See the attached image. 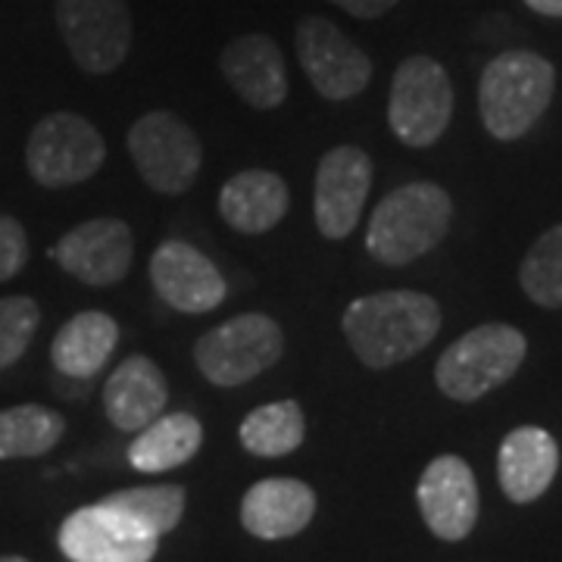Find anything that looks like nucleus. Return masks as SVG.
Instances as JSON below:
<instances>
[{
	"mask_svg": "<svg viewBox=\"0 0 562 562\" xmlns=\"http://www.w3.org/2000/svg\"><path fill=\"white\" fill-rule=\"evenodd\" d=\"M344 338L369 369L413 360L441 331V306L422 291H379L344 310Z\"/></svg>",
	"mask_w": 562,
	"mask_h": 562,
	"instance_id": "nucleus-1",
	"label": "nucleus"
},
{
	"mask_svg": "<svg viewBox=\"0 0 562 562\" xmlns=\"http://www.w3.org/2000/svg\"><path fill=\"white\" fill-rule=\"evenodd\" d=\"M453 201L435 181L401 184L384 198L366 228V250L384 266H406L447 238Z\"/></svg>",
	"mask_w": 562,
	"mask_h": 562,
	"instance_id": "nucleus-2",
	"label": "nucleus"
},
{
	"mask_svg": "<svg viewBox=\"0 0 562 562\" xmlns=\"http://www.w3.org/2000/svg\"><path fill=\"white\" fill-rule=\"evenodd\" d=\"M557 69L535 50H506L484 66L479 110L484 128L497 140L528 135L553 101Z\"/></svg>",
	"mask_w": 562,
	"mask_h": 562,
	"instance_id": "nucleus-3",
	"label": "nucleus"
},
{
	"mask_svg": "<svg viewBox=\"0 0 562 562\" xmlns=\"http://www.w3.org/2000/svg\"><path fill=\"white\" fill-rule=\"evenodd\" d=\"M528 341L519 328L491 322L465 331L450 344L435 366V382L443 397L472 403L506 384L522 366Z\"/></svg>",
	"mask_w": 562,
	"mask_h": 562,
	"instance_id": "nucleus-4",
	"label": "nucleus"
},
{
	"mask_svg": "<svg viewBox=\"0 0 562 562\" xmlns=\"http://www.w3.org/2000/svg\"><path fill=\"white\" fill-rule=\"evenodd\" d=\"M284 353V331L266 313H244L203 331L194 344L201 375L216 387H241L272 369Z\"/></svg>",
	"mask_w": 562,
	"mask_h": 562,
	"instance_id": "nucleus-5",
	"label": "nucleus"
},
{
	"mask_svg": "<svg viewBox=\"0 0 562 562\" xmlns=\"http://www.w3.org/2000/svg\"><path fill=\"white\" fill-rule=\"evenodd\" d=\"M128 154L138 176L157 194H184L203 166V144L198 132L169 110H150L128 128Z\"/></svg>",
	"mask_w": 562,
	"mask_h": 562,
	"instance_id": "nucleus-6",
	"label": "nucleus"
},
{
	"mask_svg": "<svg viewBox=\"0 0 562 562\" xmlns=\"http://www.w3.org/2000/svg\"><path fill=\"white\" fill-rule=\"evenodd\" d=\"M106 160V140L79 113H50L25 140V169L41 188L81 184Z\"/></svg>",
	"mask_w": 562,
	"mask_h": 562,
	"instance_id": "nucleus-7",
	"label": "nucleus"
},
{
	"mask_svg": "<svg viewBox=\"0 0 562 562\" xmlns=\"http://www.w3.org/2000/svg\"><path fill=\"white\" fill-rule=\"evenodd\" d=\"M453 116V85L435 57H406L391 79L387 122L406 147H431Z\"/></svg>",
	"mask_w": 562,
	"mask_h": 562,
	"instance_id": "nucleus-8",
	"label": "nucleus"
},
{
	"mask_svg": "<svg viewBox=\"0 0 562 562\" xmlns=\"http://www.w3.org/2000/svg\"><path fill=\"white\" fill-rule=\"evenodd\" d=\"M294 47L306 79L325 101H350L372 81L369 54L325 16L297 22Z\"/></svg>",
	"mask_w": 562,
	"mask_h": 562,
	"instance_id": "nucleus-9",
	"label": "nucleus"
},
{
	"mask_svg": "<svg viewBox=\"0 0 562 562\" xmlns=\"http://www.w3.org/2000/svg\"><path fill=\"white\" fill-rule=\"evenodd\" d=\"M57 25L72 60L91 76L120 69L135 35L122 0H57Z\"/></svg>",
	"mask_w": 562,
	"mask_h": 562,
	"instance_id": "nucleus-10",
	"label": "nucleus"
},
{
	"mask_svg": "<svg viewBox=\"0 0 562 562\" xmlns=\"http://www.w3.org/2000/svg\"><path fill=\"white\" fill-rule=\"evenodd\" d=\"M57 541L69 562H150L160 547V538L103 501L63 519Z\"/></svg>",
	"mask_w": 562,
	"mask_h": 562,
	"instance_id": "nucleus-11",
	"label": "nucleus"
},
{
	"mask_svg": "<svg viewBox=\"0 0 562 562\" xmlns=\"http://www.w3.org/2000/svg\"><path fill=\"white\" fill-rule=\"evenodd\" d=\"M372 188V160L357 144H338L319 160L313 181L316 228L328 241H344L360 225Z\"/></svg>",
	"mask_w": 562,
	"mask_h": 562,
	"instance_id": "nucleus-12",
	"label": "nucleus"
},
{
	"mask_svg": "<svg viewBox=\"0 0 562 562\" xmlns=\"http://www.w3.org/2000/svg\"><path fill=\"white\" fill-rule=\"evenodd\" d=\"M50 257L60 262L72 279L91 288H110L132 272L135 235L122 220H88L69 228Z\"/></svg>",
	"mask_w": 562,
	"mask_h": 562,
	"instance_id": "nucleus-13",
	"label": "nucleus"
},
{
	"mask_svg": "<svg viewBox=\"0 0 562 562\" xmlns=\"http://www.w3.org/2000/svg\"><path fill=\"white\" fill-rule=\"evenodd\" d=\"M150 284L176 313H213L228 297V284L216 262L188 241H162L150 257Z\"/></svg>",
	"mask_w": 562,
	"mask_h": 562,
	"instance_id": "nucleus-14",
	"label": "nucleus"
},
{
	"mask_svg": "<svg viewBox=\"0 0 562 562\" xmlns=\"http://www.w3.org/2000/svg\"><path fill=\"white\" fill-rule=\"evenodd\" d=\"M422 519L441 541H462L479 522V484L460 457H438L428 462L416 487Z\"/></svg>",
	"mask_w": 562,
	"mask_h": 562,
	"instance_id": "nucleus-15",
	"label": "nucleus"
},
{
	"mask_svg": "<svg viewBox=\"0 0 562 562\" xmlns=\"http://www.w3.org/2000/svg\"><path fill=\"white\" fill-rule=\"evenodd\" d=\"M228 88L254 110H276L288 98V66L276 38L250 32L228 41L220 57Z\"/></svg>",
	"mask_w": 562,
	"mask_h": 562,
	"instance_id": "nucleus-16",
	"label": "nucleus"
},
{
	"mask_svg": "<svg viewBox=\"0 0 562 562\" xmlns=\"http://www.w3.org/2000/svg\"><path fill=\"white\" fill-rule=\"evenodd\" d=\"M316 516V494L297 479H262L241 501V525L260 541L301 535Z\"/></svg>",
	"mask_w": 562,
	"mask_h": 562,
	"instance_id": "nucleus-17",
	"label": "nucleus"
},
{
	"mask_svg": "<svg viewBox=\"0 0 562 562\" xmlns=\"http://www.w3.org/2000/svg\"><path fill=\"white\" fill-rule=\"evenodd\" d=\"M166 401H169V384H166L162 369L150 357H140V353L122 360L103 384L106 419L120 431L138 435L140 428L160 419Z\"/></svg>",
	"mask_w": 562,
	"mask_h": 562,
	"instance_id": "nucleus-18",
	"label": "nucleus"
},
{
	"mask_svg": "<svg viewBox=\"0 0 562 562\" xmlns=\"http://www.w3.org/2000/svg\"><path fill=\"white\" fill-rule=\"evenodd\" d=\"M560 469V447L550 431L522 425L501 443L497 475L503 494L513 503H531L553 484Z\"/></svg>",
	"mask_w": 562,
	"mask_h": 562,
	"instance_id": "nucleus-19",
	"label": "nucleus"
},
{
	"mask_svg": "<svg viewBox=\"0 0 562 562\" xmlns=\"http://www.w3.org/2000/svg\"><path fill=\"white\" fill-rule=\"evenodd\" d=\"M288 181L269 169H244L222 184L220 216L241 235H266L288 216Z\"/></svg>",
	"mask_w": 562,
	"mask_h": 562,
	"instance_id": "nucleus-20",
	"label": "nucleus"
},
{
	"mask_svg": "<svg viewBox=\"0 0 562 562\" xmlns=\"http://www.w3.org/2000/svg\"><path fill=\"white\" fill-rule=\"evenodd\" d=\"M116 344H120L116 319L101 310H85L57 331V338L50 344V360L66 379L91 382L110 362Z\"/></svg>",
	"mask_w": 562,
	"mask_h": 562,
	"instance_id": "nucleus-21",
	"label": "nucleus"
},
{
	"mask_svg": "<svg viewBox=\"0 0 562 562\" xmlns=\"http://www.w3.org/2000/svg\"><path fill=\"white\" fill-rule=\"evenodd\" d=\"M203 443V425L191 413H166L154 419L147 428H140L138 438L128 447L132 469L157 475L179 469L191 460Z\"/></svg>",
	"mask_w": 562,
	"mask_h": 562,
	"instance_id": "nucleus-22",
	"label": "nucleus"
},
{
	"mask_svg": "<svg viewBox=\"0 0 562 562\" xmlns=\"http://www.w3.org/2000/svg\"><path fill=\"white\" fill-rule=\"evenodd\" d=\"M66 435V419L50 406L22 403L0 409V460H35Z\"/></svg>",
	"mask_w": 562,
	"mask_h": 562,
	"instance_id": "nucleus-23",
	"label": "nucleus"
},
{
	"mask_svg": "<svg viewBox=\"0 0 562 562\" xmlns=\"http://www.w3.org/2000/svg\"><path fill=\"white\" fill-rule=\"evenodd\" d=\"M244 450L262 457V460H276L294 453L306 438V416H303L297 401H276L257 406L254 413H247V419L238 428Z\"/></svg>",
	"mask_w": 562,
	"mask_h": 562,
	"instance_id": "nucleus-24",
	"label": "nucleus"
},
{
	"mask_svg": "<svg viewBox=\"0 0 562 562\" xmlns=\"http://www.w3.org/2000/svg\"><path fill=\"white\" fill-rule=\"evenodd\" d=\"M103 503L116 506L120 513H125L128 519L150 531L154 538L169 535L184 516V487L181 484H147V487H128V491H116L110 497H103Z\"/></svg>",
	"mask_w": 562,
	"mask_h": 562,
	"instance_id": "nucleus-25",
	"label": "nucleus"
},
{
	"mask_svg": "<svg viewBox=\"0 0 562 562\" xmlns=\"http://www.w3.org/2000/svg\"><path fill=\"white\" fill-rule=\"evenodd\" d=\"M519 281L528 301L543 310H562V225L543 232L525 254Z\"/></svg>",
	"mask_w": 562,
	"mask_h": 562,
	"instance_id": "nucleus-26",
	"label": "nucleus"
},
{
	"mask_svg": "<svg viewBox=\"0 0 562 562\" xmlns=\"http://www.w3.org/2000/svg\"><path fill=\"white\" fill-rule=\"evenodd\" d=\"M41 325L38 303L25 294L0 297V372L22 360Z\"/></svg>",
	"mask_w": 562,
	"mask_h": 562,
	"instance_id": "nucleus-27",
	"label": "nucleus"
},
{
	"mask_svg": "<svg viewBox=\"0 0 562 562\" xmlns=\"http://www.w3.org/2000/svg\"><path fill=\"white\" fill-rule=\"evenodd\" d=\"M29 262V235L13 216H0V284L16 279Z\"/></svg>",
	"mask_w": 562,
	"mask_h": 562,
	"instance_id": "nucleus-28",
	"label": "nucleus"
},
{
	"mask_svg": "<svg viewBox=\"0 0 562 562\" xmlns=\"http://www.w3.org/2000/svg\"><path fill=\"white\" fill-rule=\"evenodd\" d=\"M328 3H335L338 10L357 16V20H379L387 10H394L401 0H328Z\"/></svg>",
	"mask_w": 562,
	"mask_h": 562,
	"instance_id": "nucleus-29",
	"label": "nucleus"
},
{
	"mask_svg": "<svg viewBox=\"0 0 562 562\" xmlns=\"http://www.w3.org/2000/svg\"><path fill=\"white\" fill-rule=\"evenodd\" d=\"M535 13L541 16H553V20H562V0H525Z\"/></svg>",
	"mask_w": 562,
	"mask_h": 562,
	"instance_id": "nucleus-30",
	"label": "nucleus"
},
{
	"mask_svg": "<svg viewBox=\"0 0 562 562\" xmlns=\"http://www.w3.org/2000/svg\"><path fill=\"white\" fill-rule=\"evenodd\" d=\"M0 562H29L25 557H0Z\"/></svg>",
	"mask_w": 562,
	"mask_h": 562,
	"instance_id": "nucleus-31",
	"label": "nucleus"
}]
</instances>
